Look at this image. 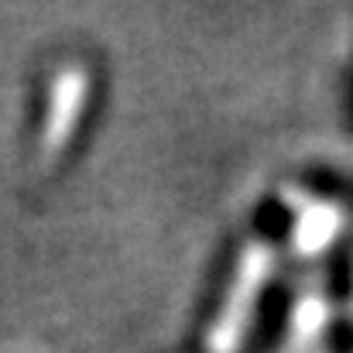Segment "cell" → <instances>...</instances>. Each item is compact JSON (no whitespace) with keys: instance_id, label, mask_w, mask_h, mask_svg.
<instances>
[{"instance_id":"6da1fadb","label":"cell","mask_w":353,"mask_h":353,"mask_svg":"<svg viewBox=\"0 0 353 353\" xmlns=\"http://www.w3.org/2000/svg\"><path fill=\"white\" fill-rule=\"evenodd\" d=\"M268 268H271V250L264 243L250 247L247 257H243V268H240L234 295H230V305H227V312H223V319H220V326H216V333L210 340L213 353H230L236 347V340L243 333V323H247V312L254 305V295H257Z\"/></svg>"},{"instance_id":"7a4b0ae2","label":"cell","mask_w":353,"mask_h":353,"mask_svg":"<svg viewBox=\"0 0 353 353\" xmlns=\"http://www.w3.org/2000/svg\"><path fill=\"white\" fill-rule=\"evenodd\" d=\"M83 90H86V83H83V72H79V69H72V72L59 83L55 103H52V120H48V130H45V154H52V151L65 141V134H69V127H72V120H76V107H79V100H83Z\"/></svg>"},{"instance_id":"3957f363","label":"cell","mask_w":353,"mask_h":353,"mask_svg":"<svg viewBox=\"0 0 353 353\" xmlns=\"http://www.w3.org/2000/svg\"><path fill=\"white\" fill-rule=\"evenodd\" d=\"M336 210L330 206H316L309 216H302V230H299V240L305 243L302 250H319L330 236L336 234Z\"/></svg>"}]
</instances>
